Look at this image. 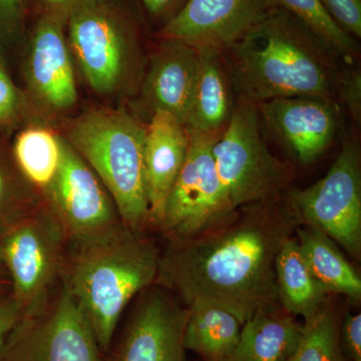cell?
Returning <instances> with one entry per match:
<instances>
[{"label": "cell", "mask_w": 361, "mask_h": 361, "mask_svg": "<svg viewBox=\"0 0 361 361\" xmlns=\"http://www.w3.org/2000/svg\"><path fill=\"white\" fill-rule=\"evenodd\" d=\"M288 190L237 208L224 223L197 238L170 243L161 254L155 285L174 292L185 307L214 304L242 325L260 311L283 310L275 261L301 225Z\"/></svg>", "instance_id": "obj_1"}, {"label": "cell", "mask_w": 361, "mask_h": 361, "mask_svg": "<svg viewBox=\"0 0 361 361\" xmlns=\"http://www.w3.org/2000/svg\"><path fill=\"white\" fill-rule=\"evenodd\" d=\"M225 51L238 99L259 104L279 97L336 94L334 54L283 9L271 6Z\"/></svg>", "instance_id": "obj_2"}, {"label": "cell", "mask_w": 361, "mask_h": 361, "mask_svg": "<svg viewBox=\"0 0 361 361\" xmlns=\"http://www.w3.org/2000/svg\"><path fill=\"white\" fill-rule=\"evenodd\" d=\"M73 245L61 279L104 355L130 301L155 285L161 252L123 222Z\"/></svg>", "instance_id": "obj_3"}, {"label": "cell", "mask_w": 361, "mask_h": 361, "mask_svg": "<svg viewBox=\"0 0 361 361\" xmlns=\"http://www.w3.org/2000/svg\"><path fill=\"white\" fill-rule=\"evenodd\" d=\"M68 135L66 142L103 183L123 224L144 231L149 226L146 128L127 111L97 110L77 118Z\"/></svg>", "instance_id": "obj_4"}, {"label": "cell", "mask_w": 361, "mask_h": 361, "mask_svg": "<svg viewBox=\"0 0 361 361\" xmlns=\"http://www.w3.org/2000/svg\"><path fill=\"white\" fill-rule=\"evenodd\" d=\"M66 23L71 51L92 90L113 94L141 80L139 33L118 0H78Z\"/></svg>", "instance_id": "obj_5"}, {"label": "cell", "mask_w": 361, "mask_h": 361, "mask_svg": "<svg viewBox=\"0 0 361 361\" xmlns=\"http://www.w3.org/2000/svg\"><path fill=\"white\" fill-rule=\"evenodd\" d=\"M216 168L235 209L269 200L290 188L293 170L263 137L257 104L238 99L213 145Z\"/></svg>", "instance_id": "obj_6"}, {"label": "cell", "mask_w": 361, "mask_h": 361, "mask_svg": "<svg viewBox=\"0 0 361 361\" xmlns=\"http://www.w3.org/2000/svg\"><path fill=\"white\" fill-rule=\"evenodd\" d=\"M68 241L47 200L0 238V252L11 277V298L23 317L37 314L51 301L52 289L61 278Z\"/></svg>", "instance_id": "obj_7"}, {"label": "cell", "mask_w": 361, "mask_h": 361, "mask_svg": "<svg viewBox=\"0 0 361 361\" xmlns=\"http://www.w3.org/2000/svg\"><path fill=\"white\" fill-rule=\"evenodd\" d=\"M220 134L189 135L186 159L157 227L169 243L197 238L224 223L236 210L214 160L213 145Z\"/></svg>", "instance_id": "obj_8"}, {"label": "cell", "mask_w": 361, "mask_h": 361, "mask_svg": "<svg viewBox=\"0 0 361 361\" xmlns=\"http://www.w3.org/2000/svg\"><path fill=\"white\" fill-rule=\"evenodd\" d=\"M289 198L301 225L314 226L345 250L361 259V158L355 139H348L327 174L312 186L290 187Z\"/></svg>", "instance_id": "obj_9"}, {"label": "cell", "mask_w": 361, "mask_h": 361, "mask_svg": "<svg viewBox=\"0 0 361 361\" xmlns=\"http://www.w3.org/2000/svg\"><path fill=\"white\" fill-rule=\"evenodd\" d=\"M0 361H104L89 323L65 287L37 314L23 317Z\"/></svg>", "instance_id": "obj_10"}, {"label": "cell", "mask_w": 361, "mask_h": 361, "mask_svg": "<svg viewBox=\"0 0 361 361\" xmlns=\"http://www.w3.org/2000/svg\"><path fill=\"white\" fill-rule=\"evenodd\" d=\"M139 297L104 361H190L183 342L187 307L158 285Z\"/></svg>", "instance_id": "obj_11"}, {"label": "cell", "mask_w": 361, "mask_h": 361, "mask_svg": "<svg viewBox=\"0 0 361 361\" xmlns=\"http://www.w3.org/2000/svg\"><path fill=\"white\" fill-rule=\"evenodd\" d=\"M44 194L71 243L96 236L122 222L103 183L66 140L58 173Z\"/></svg>", "instance_id": "obj_12"}, {"label": "cell", "mask_w": 361, "mask_h": 361, "mask_svg": "<svg viewBox=\"0 0 361 361\" xmlns=\"http://www.w3.org/2000/svg\"><path fill=\"white\" fill-rule=\"evenodd\" d=\"M270 7L267 0H188L161 35L164 39L224 51Z\"/></svg>", "instance_id": "obj_13"}, {"label": "cell", "mask_w": 361, "mask_h": 361, "mask_svg": "<svg viewBox=\"0 0 361 361\" xmlns=\"http://www.w3.org/2000/svg\"><path fill=\"white\" fill-rule=\"evenodd\" d=\"M257 106L268 128L303 164L319 158L338 130V110L329 97H279Z\"/></svg>", "instance_id": "obj_14"}, {"label": "cell", "mask_w": 361, "mask_h": 361, "mask_svg": "<svg viewBox=\"0 0 361 361\" xmlns=\"http://www.w3.org/2000/svg\"><path fill=\"white\" fill-rule=\"evenodd\" d=\"M65 20L44 13L30 42L28 78L37 96L49 108L63 111L77 102L78 92Z\"/></svg>", "instance_id": "obj_15"}, {"label": "cell", "mask_w": 361, "mask_h": 361, "mask_svg": "<svg viewBox=\"0 0 361 361\" xmlns=\"http://www.w3.org/2000/svg\"><path fill=\"white\" fill-rule=\"evenodd\" d=\"M189 135L171 114L155 111L145 137L144 165L149 226L158 227L164 206L186 159Z\"/></svg>", "instance_id": "obj_16"}, {"label": "cell", "mask_w": 361, "mask_h": 361, "mask_svg": "<svg viewBox=\"0 0 361 361\" xmlns=\"http://www.w3.org/2000/svg\"><path fill=\"white\" fill-rule=\"evenodd\" d=\"M199 52L193 45L164 39L152 56L144 80V97L155 111L174 116L184 126L193 94Z\"/></svg>", "instance_id": "obj_17"}, {"label": "cell", "mask_w": 361, "mask_h": 361, "mask_svg": "<svg viewBox=\"0 0 361 361\" xmlns=\"http://www.w3.org/2000/svg\"><path fill=\"white\" fill-rule=\"evenodd\" d=\"M198 71L184 127L188 135H210L222 132L233 108L223 51L197 47Z\"/></svg>", "instance_id": "obj_18"}, {"label": "cell", "mask_w": 361, "mask_h": 361, "mask_svg": "<svg viewBox=\"0 0 361 361\" xmlns=\"http://www.w3.org/2000/svg\"><path fill=\"white\" fill-rule=\"evenodd\" d=\"M303 325L283 310L260 311L242 325L229 361H287L302 336Z\"/></svg>", "instance_id": "obj_19"}, {"label": "cell", "mask_w": 361, "mask_h": 361, "mask_svg": "<svg viewBox=\"0 0 361 361\" xmlns=\"http://www.w3.org/2000/svg\"><path fill=\"white\" fill-rule=\"evenodd\" d=\"M295 236L313 276L330 294H342L357 302L361 299L360 273L336 242L314 226L299 225Z\"/></svg>", "instance_id": "obj_20"}, {"label": "cell", "mask_w": 361, "mask_h": 361, "mask_svg": "<svg viewBox=\"0 0 361 361\" xmlns=\"http://www.w3.org/2000/svg\"><path fill=\"white\" fill-rule=\"evenodd\" d=\"M187 310L183 337L187 351L204 361H229L241 334L238 318L214 304L197 303Z\"/></svg>", "instance_id": "obj_21"}, {"label": "cell", "mask_w": 361, "mask_h": 361, "mask_svg": "<svg viewBox=\"0 0 361 361\" xmlns=\"http://www.w3.org/2000/svg\"><path fill=\"white\" fill-rule=\"evenodd\" d=\"M275 273L280 304L289 314L310 319L326 302L329 295L306 264L295 235L280 249Z\"/></svg>", "instance_id": "obj_22"}, {"label": "cell", "mask_w": 361, "mask_h": 361, "mask_svg": "<svg viewBox=\"0 0 361 361\" xmlns=\"http://www.w3.org/2000/svg\"><path fill=\"white\" fill-rule=\"evenodd\" d=\"M63 139L44 128H28L16 137L13 158L21 175L44 192L61 165Z\"/></svg>", "instance_id": "obj_23"}, {"label": "cell", "mask_w": 361, "mask_h": 361, "mask_svg": "<svg viewBox=\"0 0 361 361\" xmlns=\"http://www.w3.org/2000/svg\"><path fill=\"white\" fill-rule=\"evenodd\" d=\"M302 325L300 342L287 361H348L342 346L341 322L326 302Z\"/></svg>", "instance_id": "obj_24"}, {"label": "cell", "mask_w": 361, "mask_h": 361, "mask_svg": "<svg viewBox=\"0 0 361 361\" xmlns=\"http://www.w3.org/2000/svg\"><path fill=\"white\" fill-rule=\"evenodd\" d=\"M298 18L322 40L332 54L351 61L357 54L353 37L342 30L326 13L319 0H267Z\"/></svg>", "instance_id": "obj_25"}, {"label": "cell", "mask_w": 361, "mask_h": 361, "mask_svg": "<svg viewBox=\"0 0 361 361\" xmlns=\"http://www.w3.org/2000/svg\"><path fill=\"white\" fill-rule=\"evenodd\" d=\"M16 164L0 156V235L1 237L35 208L42 199Z\"/></svg>", "instance_id": "obj_26"}, {"label": "cell", "mask_w": 361, "mask_h": 361, "mask_svg": "<svg viewBox=\"0 0 361 361\" xmlns=\"http://www.w3.org/2000/svg\"><path fill=\"white\" fill-rule=\"evenodd\" d=\"M323 8L342 30L361 37V0H319Z\"/></svg>", "instance_id": "obj_27"}, {"label": "cell", "mask_w": 361, "mask_h": 361, "mask_svg": "<svg viewBox=\"0 0 361 361\" xmlns=\"http://www.w3.org/2000/svg\"><path fill=\"white\" fill-rule=\"evenodd\" d=\"M336 92L355 121L361 115V73L358 70H348L337 75Z\"/></svg>", "instance_id": "obj_28"}, {"label": "cell", "mask_w": 361, "mask_h": 361, "mask_svg": "<svg viewBox=\"0 0 361 361\" xmlns=\"http://www.w3.org/2000/svg\"><path fill=\"white\" fill-rule=\"evenodd\" d=\"M341 341L348 361H361V314L346 313L341 322Z\"/></svg>", "instance_id": "obj_29"}, {"label": "cell", "mask_w": 361, "mask_h": 361, "mask_svg": "<svg viewBox=\"0 0 361 361\" xmlns=\"http://www.w3.org/2000/svg\"><path fill=\"white\" fill-rule=\"evenodd\" d=\"M23 16V0H0V35L11 37L18 32Z\"/></svg>", "instance_id": "obj_30"}, {"label": "cell", "mask_w": 361, "mask_h": 361, "mask_svg": "<svg viewBox=\"0 0 361 361\" xmlns=\"http://www.w3.org/2000/svg\"><path fill=\"white\" fill-rule=\"evenodd\" d=\"M18 97L11 78L0 68V122H6L16 114Z\"/></svg>", "instance_id": "obj_31"}, {"label": "cell", "mask_w": 361, "mask_h": 361, "mask_svg": "<svg viewBox=\"0 0 361 361\" xmlns=\"http://www.w3.org/2000/svg\"><path fill=\"white\" fill-rule=\"evenodd\" d=\"M20 308L13 299L0 300V348L21 319Z\"/></svg>", "instance_id": "obj_32"}, {"label": "cell", "mask_w": 361, "mask_h": 361, "mask_svg": "<svg viewBox=\"0 0 361 361\" xmlns=\"http://www.w3.org/2000/svg\"><path fill=\"white\" fill-rule=\"evenodd\" d=\"M45 6L44 13L54 14L66 21L71 7L77 4L78 0H40Z\"/></svg>", "instance_id": "obj_33"}, {"label": "cell", "mask_w": 361, "mask_h": 361, "mask_svg": "<svg viewBox=\"0 0 361 361\" xmlns=\"http://www.w3.org/2000/svg\"><path fill=\"white\" fill-rule=\"evenodd\" d=\"M180 0H142L145 7L153 16H160L169 13Z\"/></svg>", "instance_id": "obj_34"}, {"label": "cell", "mask_w": 361, "mask_h": 361, "mask_svg": "<svg viewBox=\"0 0 361 361\" xmlns=\"http://www.w3.org/2000/svg\"><path fill=\"white\" fill-rule=\"evenodd\" d=\"M7 291L11 292V281L8 272L2 259L1 252H0V297L6 294ZM2 300V299H0Z\"/></svg>", "instance_id": "obj_35"}]
</instances>
